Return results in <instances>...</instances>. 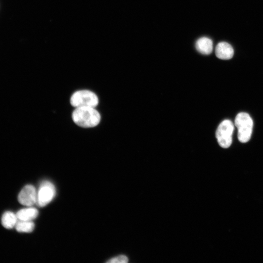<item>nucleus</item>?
Here are the masks:
<instances>
[{
  "label": "nucleus",
  "mask_w": 263,
  "mask_h": 263,
  "mask_svg": "<svg viewBox=\"0 0 263 263\" xmlns=\"http://www.w3.org/2000/svg\"><path fill=\"white\" fill-rule=\"evenodd\" d=\"M128 258L125 255H120L110 259L107 261L108 263H127Z\"/></svg>",
  "instance_id": "12"
},
{
  "label": "nucleus",
  "mask_w": 263,
  "mask_h": 263,
  "mask_svg": "<svg viewBox=\"0 0 263 263\" xmlns=\"http://www.w3.org/2000/svg\"><path fill=\"white\" fill-rule=\"evenodd\" d=\"M38 210L34 208H28L19 211L16 214L17 218L21 221H32L38 215Z\"/></svg>",
  "instance_id": "9"
},
{
  "label": "nucleus",
  "mask_w": 263,
  "mask_h": 263,
  "mask_svg": "<svg viewBox=\"0 0 263 263\" xmlns=\"http://www.w3.org/2000/svg\"><path fill=\"white\" fill-rule=\"evenodd\" d=\"M17 220L16 214L12 212H6L2 217V224L5 228L12 229L16 227Z\"/></svg>",
  "instance_id": "10"
},
{
  "label": "nucleus",
  "mask_w": 263,
  "mask_h": 263,
  "mask_svg": "<svg viewBox=\"0 0 263 263\" xmlns=\"http://www.w3.org/2000/svg\"><path fill=\"white\" fill-rule=\"evenodd\" d=\"M234 131L233 123L228 119L223 121L219 125L216 132V137L219 145L223 148H228L232 144Z\"/></svg>",
  "instance_id": "4"
},
{
  "label": "nucleus",
  "mask_w": 263,
  "mask_h": 263,
  "mask_svg": "<svg viewBox=\"0 0 263 263\" xmlns=\"http://www.w3.org/2000/svg\"><path fill=\"white\" fill-rule=\"evenodd\" d=\"M56 189L54 185L49 181L43 182L37 193V204L43 207L49 203L56 195Z\"/></svg>",
  "instance_id": "5"
},
{
  "label": "nucleus",
  "mask_w": 263,
  "mask_h": 263,
  "mask_svg": "<svg viewBox=\"0 0 263 263\" xmlns=\"http://www.w3.org/2000/svg\"><path fill=\"white\" fill-rule=\"evenodd\" d=\"M100 115L95 108L81 107L76 108L72 113V119L78 126L91 128L97 126L100 121Z\"/></svg>",
  "instance_id": "1"
},
{
  "label": "nucleus",
  "mask_w": 263,
  "mask_h": 263,
  "mask_svg": "<svg viewBox=\"0 0 263 263\" xmlns=\"http://www.w3.org/2000/svg\"><path fill=\"white\" fill-rule=\"evenodd\" d=\"M215 55L220 59L223 60H230L233 56L234 50L232 46L229 43L220 42L216 46Z\"/></svg>",
  "instance_id": "7"
},
{
  "label": "nucleus",
  "mask_w": 263,
  "mask_h": 263,
  "mask_svg": "<svg viewBox=\"0 0 263 263\" xmlns=\"http://www.w3.org/2000/svg\"><path fill=\"white\" fill-rule=\"evenodd\" d=\"M37 193L35 188L32 185L26 186L18 196V201L22 205L32 207L37 203Z\"/></svg>",
  "instance_id": "6"
},
{
  "label": "nucleus",
  "mask_w": 263,
  "mask_h": 263,
  "mask_svg": "<svg viewBox=\"0 0 263 263\" xmlns=\"http://www.w3.org/2000/svg\"><path fill=\"white\" fill-rule=\"evenodd\" d=\"M235 125L238 129V138L242 143L248 142L251 138L253 122L246 113H240L236 116Z\"/></svg>",
  "instance_id": "2"
},
{
  "label": "nucleus",
  "mask_w": 263,
  "mask_h": 263,
  "mask_svg": "<svg viewBox=\"0 0 263 263\" xmlns=\"http://www.w3.org/2000/svg\"><path fill=\"white\" fill-rule=\"evenodd\" d=\"M197 50L203 55L211 54L213 50V43L211 39L207 37L199 38L196 42Z\"/></svg>",
  "instance_id": "8"
},
{
  "label": "nucleus",
  "mask_w": 263,
  "mask_h": 263,
  "mask_svg": "<svg viewBox=\"0 0 263 263\" xmlns=\"http://www.w3.org/2000/svg\"><path fill=\"white\" fill-rule=\"evenodd\" d=\"M34 227V223L32 221L20 220L16 226L17 231L20 232H31Z\"/></svg>",
  "instance_id": "11"
},
{
  "label": "nucleus",
  "mask_w": 263,
  "mask_h": 263,
  "mask_svg": "<svg viewBox=\"0 0 263 263\" xmlns=\"http://www.w3.org/2000/svg\"><path fill=\"white\" fill-rule=\"evenodd\" d=\"M72 106L75 108L90 107L95 108L99 103V99L93 92L81 90L74 93L70 99Z\"/></svg>",
  "instance_id": "3"
}]
</instances>
